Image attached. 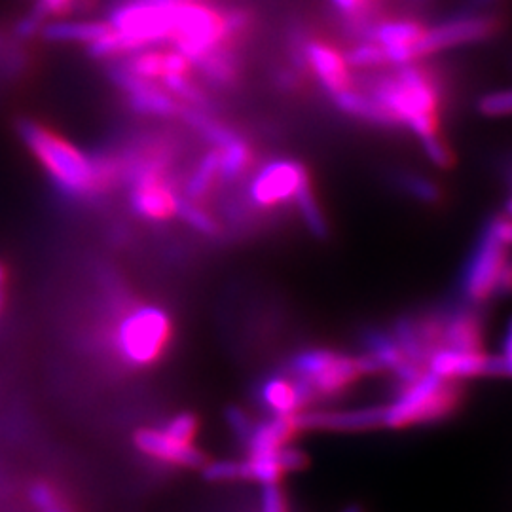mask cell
<instances>
[{
	"mask_svg": "<svg viewBox=\"0 0 512 512\" xmlns=\"http://www.w3.org/2000/svg\"><path fill=\"white\" fill-rule=\"evenodd\" d=\"M366 93L384 107L395 126H406L420 141L439 133L442 88L427 67L401 65L370 82Z\"/></svg>",
	"mask_w": 512,
	"mask_h": 512,
	"instance_id": "obj_1",
	"label": "cell"
},
{
	"mask_svg": "<svg viewBox=\"0 0 512 512\" xmlns=\"http://www.w3.org/2000/svg\"><path fill=\"white\" fill-rule=\"evenodd\" d=\"M18 133L40 165L50 173L55 186L74 200L99 196L93 158L82 154L69 141L33 120H19Z\"/></svg>",
	"mask_w": 512,
	"mask_h": 512,
	"instance_id": "obj_2",
	"label": "cell"
},
{
	"mask_svg": "<svg viewBox=\"0 0 512 512\" xmlns=\"http://www.w3.org/2000/svg\"><path fill=\"white\" fill-rule=\"evenodd\" d=\"M463 403V387L458 380H446L425 370L412 384L399 387V395L385 404L384 427L410 429L446 420Z\"/></svg>",
	"mask_w": 512,
	"mask_h": 512,
	"instance_id": "obj_3",
	"label": "cell"
},
{
	"mask_svg": "<svg viewBox=\"0 0 512 512\" xmlns=\"http://www.w3.org/2000/svg\"><path fill=\"white\" fill-rule=\"evenodd\" d=\"M289 376L306 385L315 401L344 393L366 374L382 372L368 355H346L332 349L313 348L296 353L289 363Z\"/></svg>",
	"mask_w": 512,
	"mask_h": 512,
	"instance_id": "obj_4",
	"label": "cell"
},
{
	"mask_svg": "<svg viewBox=\"0 0 512 512\" xmlns=\"http://www.w3.org/2000/svg\"><path fill=\"white\" fill-rule=\"evenodd\" d=\"M173 334L167 311L158 306H141L129 311L116 330V349L131 366L156 363Z\"/></svg>",
	"mask_w": 512,
	"mask_h": 512,
	"instance_id": "obj_5",
	"label": "cell"
},
{
	"mask_svg": "<svg viewBox=\"0 0 512 512\" xmlns=\"http://www.w3.org/2000/svg\"><path fill=\"white\" fill-rule=\"evenodd\" d=\"M177 4L179 0H126L114 6L107 23L145 50L171 40Z\"/></svg>",
	"mask_w": 512,
	"mask_h": 512,
	"instance_id": "obj_6",
	"label": "cell"
},
{
	"mask_svg": "<svg viewBox=\"0 0 512 512\" xmlns=\"http://www.w3.org/2000/svg\"><path fill=\"white\" fill-rule=\"evenodd\" d=\"M169 42H173L175 50L194 67L207 52L220 44H228L222 12L198 0H179L175 8L173 37Z\"/></svg>",
	"mask_w": 512,
	"mask_h": 512,
	"instance_id": "obj_7",
	"label": "cell"
},
{
	"mask_svg": "<svg viewBox=\"0 0 512 512\" xmlns=\"http://www.w3.org/2000/svg\"><path fill=\"white\" fill-rule=\"evenodd\" d=\"M507 260H509L507 245L495 238L490 228L486 226L463 272V281H461L463 296L471 304H482L494 298L499 275L503 272Z\"/></svg>",
	"mask_w": 512,
	"mask_h": 512,
	"instance_id": "obj_8",
	"label": "cell"
},
{
	"mask_svg": "<svg viewBox=\"0 0 512 512\" xmlns=\"http://www.w3.org/2000/svg\"><path fill=\"white\" fill-rule=\"evenodd\" d=\"M306 184H310V175L304 165L294 160H272L251 179L249 202L260 209H272L294 202Z\"/></svg>",
	"mask_w": 512,
	"mask_h": 512,
	"instance_id": "obj_9",
	"label": "cell"
},
{
	"mask_svg": "<svg viewBox=\"0 0 512 512\" xmlns=\"http://www.w3.org/2000/svg\"><path fill=\"white\" fill-rule=\"evenodd\" d=\"M296 425L302 431L325 433H365L384 427L385 404L363 406L351 410H311L306 408L294 414Z\"/></svg>",
	"mask_w": 512,
	"mask_h": 512,
	"instance_id": "obj_10",
	"label": "cell"
},
{
	"mask_svg": "<svg viewBox=\"0 0 512 512\" xmlns=\"http://www.w3.org/2000/svg\"><path fill=\"white\" fill-rule=\"evenodd\" d=\"M499 19L494 16H467V18L450 19L433 29H427L418 44V57L437 54L463 44L482 42L494 37L499 31Z\"/></svg>",
	"mask_w": 512,
	"mask_h": 512,
	"instance_id": "obj_11",
	"label": "cell"
},
{
	"mask_svg": "<svg viewBox=\"0 0 512 512\" xmlns=\"http://www.w3.org/2000/svg\"><path fill=\"white\" fill-rule=\"evenodd\" d=\"M110 78L128 95L129 107L135 112L158 118H171L181 112L183 105L175 97H171V93L160 88L154 80L131 73L124 63L110 69Z\"/></svg>",
	"mask_w": 512,
	"mask_h": 512,
	"instance_id": "obj_12",
	"label": "cell"
},
{
	"mask_svg": "<svg viewBox=\"0 0 512 512\" xmlns=\"http://www.w3.org/2000/svg\"><path fill=\"white\" fill-rule=\"evenodd\" d=\"M296 61H302L310 67L311 73L330 97L353 86L346 57L325 40H304L298 46Z\"/></svg>",
	"mask_w": 512,
	"mask_h": 512,
	"instance_id": "obj_13",
	"label": "cell"
},
{
	"mask_svg": "<svg viewBox=\"0 0 512 512\" xmlns=\"http://www.w3.org/2000/svg\"><path fill=\"white\" fill-rule=\"evenodd\" d=\"M425 27L416 19H387L382 23L370 25L365 40H374L384 46L385 54L391 65L416 63L418 44L425 35Z\"/></svg>",
	"mask_w": 512,
	"mask_h": 512,
	"instance_id": "obj_14",
	"label": "cell"
},
{
	"mask_svg": "<svg viewBox=\"0 0 512 512\" xmlns=\"http://www.w3.org/2000/svg\"><path fill=\"white\" fill-rule=\"evenodd\" d=\"M131 209L148 220H167L177 215L179 196L165 181L164 171L141 173L129 179Z\"/></svg>",
	"mask_w": 512,
	"mask_h": 512,
	"instance_id": "obj_15",
	"label": "cell"
},
{
	"mask_svg": "<svg viewBox=\"0 0 512 512\" xmlns=\"http://www.w3.org/2000/svg\"><path fill=\"white\" fill-rule=\"evenodd\" d=\"M133 442H135V448L148 458L171 463L177 467L202 469L203 465L209 461L202 450H198L194 444L177 442L169 435H165L164 431L141 429L139 433H135Z\"/></svg>",
	"mask_w": 512,
	"mask_h": 512,
	"instance_id": "obj_16",
	"label": "cell"
},
{
	"mask_svg": "<svg viewBox=\"0 0 512 512\" xmlns=\"http://www.w3.org/2000/svg\"><path fill=\"white\" fill-rule=\"evenodd\" d=\"M427 370L446 380H469L478 376H490L492 355L484 351H459V349H437L429 361Z\"/></svg>",
	"mask_w": 512,
	"mask_h": 512,
	"instance_id": "obj_17",
	"label": "cell"
},
{
	"mask_svg": "<svg viewBox=\"0 0 512 512\" xmlns=\"http://www.w3.org/2000/svg\"><path fill=\"white\" fill-rule=\"evenodd\" d=\"M300 433L294 416H270L268 420L255 423L253 433L243 444L247 448L249 458L270 456L279 448L291 444L296 435Z\"/></svg>",
	"mask_w": 512,
	"mask_h": 512,
	"instance_id": "obj_18",
	"label": "cell"
},
{
	"mask_svg": "<svg viewBox=\"0 0 512 512\" xmlns=\"http://www.w3.org/2000/svg\"><path fill=\"white\" fill-rule=\"evenodd\" d=\"M482 351V323L473 310H458L442 315L440 349Z\"/></svg>",
	"mask_w": 512,
	"mask_h": 512,
	"instance_id": "obj_19",
	"label": "cell"
},
{
	"mask_svg": "<svg viewBox=\"0 0 512 512\" xmlns=\"http://www.w3.org/2000/svg\"><path fill=\"white\" fill-rule=\"evenodd\" d=\"M258 401L270 416H294L304 410L293 376H268L258 387Z\"/></svg>",
	"mask_w": 512,
	"mask_h": 512,
	"instance_id": "obj_20",
	"label": "cell"
},
{
	"mask_svg": "<svg viewBox=\"0 0 512 512\" xmlns=\"http://www.w3.org/2000/svg\"><path fill=\"white\" fill-rule=\"evenodd\" d=\"M203 76L219 86V88H232L239 76V59L232 44H220L211 52L203 55L200 61L194 63Z\"/></svg>",
	"mask_w": 512,
	"mask_h": 512,
	"instance_id": "obj_21",
	"label": "cell"
},
{
	"mask_svg": "<svg viewBox=\"0 0 512 512\" xmlns=\"http://www.w3.org/2000/svg\"><path fill=\"white\" fill-rule=\"evenodd\" d=\"M332 101L336 103V107L346 112L353 118L365 120L370 124H378V126H395L391 116L385 112L384 107L370 95V93L359 92L357 88H348L344 92L336 93L332 97Z\"/></svg>",
	"mask_w": 512,
	"mask_h": 512,
	"instance_id": "obj_22",
	"label": "cell"
},
{
	"mask_svg": "<svg viewBox=\"0 0 512 512\" xmlns=\"http://www.w3.org/2000/svg\"><path fill=\"white\" fill-rule=\"evenodd\" d=\"M363 344H365V355L380 366V370H389L393 376L408 363H412L404 357L403 349L397 344L391 332L370 330L366 332Z\"/></svg>",
	"mask_w": 512,
	"mask_h": 512,
	"instance_id": "obj_23",
	"label": "cell"
},
{
	"mask_svg": "<svg viewBox=\"0 0 512 512\" xmlns=\"http://www.w3.org/2000/svg\"><path fill=\"white\" fill-rule=\"evenodd\" d=\"M110 31L105 21H54L42 27L40 35L50 42H84L92 44Z\"/></svg>",
	"mask_w": 512,
	"mask_h": 512,
	"instance_id": "obj_24",
	"label": "cell"
},
{
	"mask_svg": "<svg viewBox=\"0 0 512 512\" xmlns=\"http://www.w3.org/2000/svg\"><path fill=\"white\" fill-rule=\"evenodd\" d=\"M217 181H220V154L217 148H213L209 154L203 156L202 162L188 179L184 198L192 202H202Z\"/></svg>",
	"mask_w": 512,
	"mask_h": 512,
	"instance_id": "obj_25",
	"label": "cell"
},
{
	"mask_svg": "<svg viewBox=\"0 0 512 512\" xmlns=\"http://www.w3.org/2000/svg\"><path fill=\"white\" fill-rule=\"evenodd\" d=\"M220 154V181H236L253 160V150L243 137H236L226 147L217 148Z\"/></svg>",
	"mask_w": 512,
	"mask_h": 512,
	"instance_id": "obj_26",
	"label": "cell"
},
{
	"mask_svg": "<svg viewBox=\"0 0 512 512\" xmlns=\"http://www.w3.org/2000/svg\"><path fill=\"white\" fill-rule=\"evenodd\" d=\"M294 203L298 205V211H300V215H302V220H304L306 228L310 230L311 236H315V238L319 239L327 238L329 226H327V220L323 217V211H321V207H319V203H317V198H315V194H313V190H311V184H306V186L298 192Z\"/></svg>",
	"mask_w": 512,
	"mask_h": 512,
	"instance_id": "obj_27",
	"label": "cell"
},
{
	"mask_svg": "<svg viewBox=\"0 0 512 512\" xmlns=\"http://www.w3.org/2000/svg\"><path fill=\"white\" fill-rule=\"evenodd\" d=\"M346 63L351 69H378L389 63L384 46H380L374 40H363L357 46H353L346 54Z\"/></svg>",
	"mask_w": 512,
	"mask_h": 512,
	"instance_id": "obj_28",
	"label": "cell"
},
{
	"mask_svg": "<svg viewBox=\"0 0 512 512\" xmlns=\"http://www.w3.org/2000/svg\"><path fill=\"white\" fill-rule=\"evenodd\" d=\"M177 217H181L188 226H192L196 232L205 234L209 238H215V236L220 234L219 222L213 219L205 209H202L198 202L179 198V202H177Z\"/></svg>",
	"mask_w": 512,
	"mask_h": 512,
	"instance_id": "obj_29",
	"label": "cell"
},
{
	"mask_svg": "<svg viewBox=\"0 0 512 512\" xmlns=\"http://www.w3.org/2000/svg\"><path fill=\"white\" fill-rule=\"evenodd\" d=\"M128 67L129 71L141 78H147V80H162L164 76V52L160 50H152V48H145V50H139L135 52L133 57H129L128 61L124 63Z\"/></svg>",
	"mask_w": 512,
	"mask_h": 512,
	"instance_id": "obj_30",
	"label": "cell"
},
{
	"mask_svg": "<svg viewBox=\"0 0 512 512\" xmlns=\"http://www.w3.org/2000/svg\"><path fill=\"white\" fill-rule=\"evenodd\" d=\"M401 186L406 194H410L418 202L437 203L442 198V192L437 183H433L431 179L421 177V175L404 173L401 177Z\"/></svg>",
	"mask_w": 512,
	"mask_h": 512,
	"instance_id": "obj_31",
	"label": "cell"
},
{
	"mask_svg": "<svg viewBox=\"0 0 512 512\" xmlns=\"http://www.w3.org/2000/svg\"><path fill=\"white\" fill-rule=\"evenodd\" d=\"M198 429H200V420L192 412H183L167 421L164 433L177 442L192 444V440L198 435Z\"/></svg>",
	"mask_w": 512,
	"mask_h": 512,
	"instance_id": "obj_32",
	"label": "cell"
},
{
	"mask_svg": "<svg viewBox=\"0 0 512 512\" xmlns=\"http://www.w3.org/2000/svg\"><path fill=\"white\" fill-rule=\"evenodd\" d=\"M224 19V33H226V42L234 44L238 38L245 37L251 29L253 16L245 8H232L222 12Z\"/></svg>",
	"mask_w": 512,
	"mask_h": 512,
	"instance_id": "obj_33",
	"label": "cell"
},
{
	"mask_svg": "<svg viewBox=\"0 0 512 512\" xmlns=\"http://www.w3.org/2000/svg\"><path fill=\"white\" fill-rule=\"evenodd\" d=\"M202 475L207 482H234V480H241L239 461H232V459L207 461L202 467Z\"/></svg>",
	"mask_w": 512,
	"mask_h": 512,
	"instance_id": "obj_34",
	"label": "cell"
},
{
	"mask_svg": "<svg viewBox=\"0 0 512 512\" xmlns=\"http://www.w3.org/2000/svg\"><path fill=\"white\" fill-rule=\"evenodd\" d=\"M478 110H480V114L490 116V118L512 116V90H503V92L484 95L478 101Z\"/></svg>",
	"mask_w": 512,
	"mask_h": 512,
	"instance_id": "obj_35",
	"label": "cell"
},
{
	"mask_svg": "<svg viewBox=\"0 0 512 512\" xmlns=\"http://www.w3.org/2000/svg\"><path fill=\"white\" fill-rule=\"evenodd\" d=\"M421 147L425 150L427 158L437 167L448 169V167L454 165V154H452V150L448 147V143L440 137V133H435V135H431L427 139H421Z\"/></svg>",
	"mask_w": 512,
	"mask_h": 512,
	"instance_id": "obj_36",
	"label": "cell"
},
{
	"mask_svg": "<svg viewBox=\"0 0 512 512\" xmlns=\"http://www.w3.org/2000/svg\"><path fill=\"white\" fill-rule=\"evenodd\" d=\"M330 2L338 8V12H342L344 16H348L355 23V31L363 33L361 37L365 38L366 31L370 27V23L365 18L370 0H330Z\"/></svg>",
	"mask_w": 512,
	"mask_h": 512,
	"instance_id": "obj_37",
	"label": "cell"
},
{
	"mask_svg": "<svg viewBox=\"0 0 512 512\" xmlns=\"http://www.w3.org/2000/svg\"><path fill=\"white\" fill-rule=\"evenodd\" d=\"M224 418H226L228 427L232 429V433L236 435V439H238L241 444H245L247 439H249V435L253 433V427H255L253 418H251L243 408H239V406L226 408Z\"/></svg>",
	"mask_w": 512,
	"mask_h": 512,
	"instance_id": "obj_38",
	"label": "cell"
},
{
	"mask_svg": "<svg viewBox=\"0 0 512 512\" xmlns=\"http://www.w3.org/2000/svg\"><path fill=\"white\" fill-rule=\"evenodd\" d=\"M29 501L31 505L37 509L38 512L50 511L54 509L55 505L63 503L59 499V495L55 492L54 488L48 482H35L29 488Z\"/></svg>",
	"mask_w": 512,
	"mask_h": 512,
	"instance_id": "obj_39",
	"label": "cell"
},
{
	"mask_svg": "<svg viewBox=\"0 0 512 512\" xmlns=\"http://www.w3.org/2000/svg\"><path fill=\"white\" fill-rule=\"evenodd\" d=\"M260 512H289L287 497L279 484H270L262 488Z\"/></svg>",
	"mask_w": 512,
	"mask_h": 512,
	"instance_id": "obj_40",
	"label": "cell"
},
{
	"mask_svg": "<svg viewBox=\"0 0 512 512\" xmlns=\"http://www.w3.org/2000/svg\"><path fill=\"white\" fill-rule=\"evenodd\" d=\"M76 6V0H37L35 12H38L44 19L65 18L69 16Z\"/></svg>",
	"mask_w": 512,
	"mask_h": 512,
	"instance_id": "obj_41",
	"label": "cell"
},
{
	"mask_svg": "<svg viewBox=\"0 0 512 512\" xmlns=\"http://www.w3.org/2000/svg\"><path fill=\"white\" fill-rule=\"evenodd\" d=\"M42 27H44V18L33 10L29 16L19 19L18 23H16V27H14V33H16V37L19 38H33L40 35Z\"/></svg>",
	"mask_w": 512,
	"mask_h": 512,
	"instance_id": "obj_42",
	"label": "cell"
},
{
	"mask_svg": "<svg viewBox=\"0 0 512 512\" xmlns=\"http://www.w3.org/2000/svg\"><path fill=\"white\" fill-rule=\"evenodd\" d=\"M488 228H490V232L494 234L495 238L499 239V241H503L507 247L512 245L511 217H505V215H501V217H495V219L490 220Z\"/></svg>",
	"mask_w": 512,
	"mask_h": 512,
	"instance_id": "obj_43",
	"label": "cell"
},
{
	"mask_svg": "<svg viewBox=\"0 0 512 512\" xmlns=\"http://www.w3.org/2000/svg\"><path fill=\"white\" fill-rule=\"evenodd\" d=\"M501 294V296H507L512 294V260L509 258L503 272L499 275V281H497V289H495V296Z\"/></svg>",
	"mask_w": 512,
	"mask_h": 512,
	"instance_id": "obj_44",
	"label": "cell"
},
{
	"mask_svg": "<svg viewBox=\"0 0 512 512\" xmlns=\"http://www.w3.org/2000/svg\"><path fill=\"white\" fill-rule=\"evenodd\" d=\"M503 359V365L507 370V376L512 378V317L507 325V332H505V340H503V355H499Z\"/></svg>",
	"mask_w": 512,
	"mask_h": 512,
	"instance_id": "obj_45",
	"label": "cell"
},
{
	"mask_svg": "<svg viewBox=\"0 0 512 512\" xmlns=\"http://www.w3.org/2000/svg\"><path fill=\"white\" fill-rule=\"evenodd\" d=\"M342 512H365V509H363V505H349Z\"/></svg>",
	"mask_w": 512,
	"mask_h": 512,
	"instance_id": "obj_46",
	"label": "cell"
},
{
	"mask_svg": "<svg viewBox=\"0 0 512 512\" xmlns=\"http://www.w3.org/2000/svg\"><path fill=\"white\" fill-rule=\"evenodd\" d=\"M6 274H8V272H6V266L0 264V287H2L4 281H6Z\"/></svg>",
	"mask_w": 512,
	"mask_h": 512,
	"instance_id": "obj_47",
	"label": "cell"
},
{
	"mask_svg": "<svg viewBox=\"0 0 512 512\" xmlns=\"http://www.w3.org/2000/svg\"><path fill=\"white\" fill-rule=\"evenodd\" d=\"M507 213H509V217L512 219V200L511 202L507 203Z\"/></svg>",
	"mask_w": 512,
	"mask_h": 512,
	"instance_id": "obj_48",
	"label": "cell"
},
{
	"mask_svg": "<svg viewBox=\"0 0 512 512\" xmlns=\"http://www.w3.org/2000/svg\"><path fill=\"white\" fill-rule=\"evenodd\" d=\"M2 306H4V293L0 291V310H2Z\"/></svg>",
	"mask_w": 512,
	"mask_h": 512,
	"instance_id": "obj_49",
	"label": "cell"
},
{
	"mask_svg": "<svg viewBox=\"0 0 512 512\" xmlns=\"http://www.w3.org/2000/svg\"><path fill=\"white\" fill-rule=\"evenodd\" d=\"M0 44H2V37H0Z\"/></svg>",
	"mask_w": 512,
	"mask_h": 512,
	"instance_id": "obj_50",
	"label": "cell"
}]
</instances>
